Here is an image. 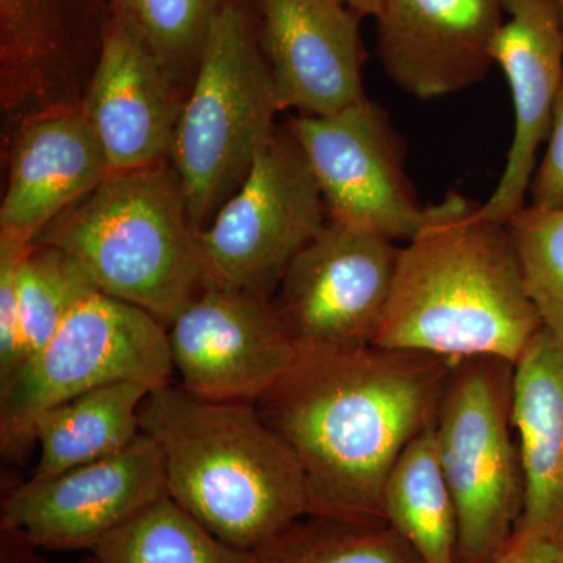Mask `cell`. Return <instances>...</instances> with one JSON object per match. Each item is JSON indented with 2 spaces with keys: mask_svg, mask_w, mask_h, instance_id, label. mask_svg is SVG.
I'll use <instances>...</instances> for the list:
<instances>
[{
  "mask_svg": "<svg viewBox=\"0 0 563 563\" xmlns=\"http://www.w3.org/2000/svg\"><path fill=\"white\" fill-rule=\"evenodd\" d=\"M325 3H332V5H342L343 0H322Z\"/></svg>",
  "mask_w": 563,
  "mask_h": 563,
  "instance_id": "cell-34",
  "label": "cell"
},
{
  "mask_svg": "<svg viewBox=\"0 0 563 563\" xmlns=\"http://www.w3.org/2000/svg\"><path fill=\"white\" fill-rule=\"evenodd\" d=\"M255 563H424L385 521L307 514L261 544Z\"/></svg>",
  "mask_w": 563,
  "mask_h": 563,
  "instance_id": "cell-22",
  "label": "cell"
},
{
  "mask_svg": "<svg viewBox=\"0 0 563 563\" xmlns=\"http://www.w3.org/2000/svg\"><path fill=\"white\" fill-rule=\"evenodd\" d=\"M529 195L536 209H563V87L555 102L542 161L537 163Z\"/></svg>",
  "mask_w": 563,
  "mask_h": 563,
  "instance_id": "cell-28",
  "label": "cell"
},
{
  "mask_svg": "<svg viewBox=\"0 0 563 563\" xmlns=\"http://www.w3.org/2000/svg\"><path fill=\"white\" fill-rule=\"evenodd\" d=\"M173 374L168 328L140 307L92 291L0 387L2 454L24 453L41 415L81 393L124 380L158 387Z\"/></svg>",
  "mask_w": 563,
  "mask_h": 563,
  "instance_id": "cell-7",
  "label": "cell"
},
{
  "mask_svg": "<svg viewBox=\"0 0 563 563\" xmlns=\"http://www.w3.org/2000/svg\"><path fill=\"white\" fill-rule=\"evenodd\" d=\"M506 224L543 331L563 343V209L525 206Z\"/></svg>",
  "mask_w": 563,
  "mask_h": 563,
  "instance_id": "cell-26",
  "label": "cell"
},
{
  "mask_svg": "<svg viewBox=\"0 0 563 563\" xmlns=\"http://www.w3.org/2000/svg\"><path fill=\"white\" fill-rule=\"evenodd\" d=\"M79 563H98V561H96L95 555L90 554L87 555V558L81 559Z\"/></svg>",
  "mask_w": 563,
  "mask_h": 563,
  "instance_id": "cell-33",
  "label": "cell"
},
{
  "mask_svg": "<svg viewBox=\"0 0 563 563\" xmlns=\"http://www.w3.org/2000/svg\"><path fill=\"white\" fill-rule=\"evenodd\" d=\"M277 113L257 18L247 0H235L213 22L169 151L196 231L242 187Z\"/></svg>",
  "mask_w": 563,
  "mask_h": 563,
  "instance_id": "cell-5",
  "label": "cell"
},
{
  "mask_svg": "<svg viewBox=\"0 0 563 563\" xmlns=\"http://www.w3.org/2000/svg\"><path fill=\"white\" fill-rule=\"evenodd\" d=\"M543 331L506 222L459 192L399 247L374 346L517 363Z\"/></svg>",
  "mask_w": 563,
  "mask_h": 563,
  "instance_id": "cell-2",
  "label": "cell"
},
{
  "mask_svg": "<svg viewBox=\"0 0 563 563\" xmlns=\"http://www.w3.org/2000/svg\"><path fill=\"white\" fill-rule=\"evenodd\" d=\"M98 563H255L163 496L91 551Z\"/></svg>",
  "mask_w": 563,
  "mask_h": 563,
  "instance_id": "cell-24",
  "label": "cell"
},
{
  "mask_svg": "<svg viewBox=\"0 0 563 563\" xmlns=\"http://www.w3.org/2000/svg\"><path fill=\"white\" fill-rule=\"evenodd\" d=\"M506 0H385L377 57L393 84L420 99L455 95L483 81Z\"/></svg>",
  "mask_w": 563,
  "mask_h": 563,
  "instance_id": "cell-14",
  "label": "cell"
},
{
  "mask_svg": "<svg viewBox=\"0 0 563 563\" xmlns=\"http://www.w3.org/2000/svg\"><path fill=\"white\" fill-rule=\"evenodd\" d=\"M385 521L424 563H457V512L444 477L435 426L399 455L384 488Z\"/></svg>",
  "mask_w": 563,
  "mask_h": 563,
  "instance_id": "cell-21",
  "label": "cell"
},
{
  "mask_svg": "<svg viewBox=\"0 0 563 563\" xmlns=\"http://www.w3.org/2000/svg\"><path fill=\"white\" fill-rule=\"evenodd\" d=\"M514 421L525 474L517 531L563 551V343L540 332L515 363Z\"/></svg>",
  "mask_w": 563,
  "mask_h": 563,
  "instance_id": "cell-19",
  "label": "cell"
},
{
  "mask_svg": "<svg viewBox=\"0 0 563 563\" xmlns=\"http://www.w3.org/2000/svg\"><path fill=\"white\" fill-rule=\"evenodd\" d=\"M27 247L0 239V387L20 368L18 277Z\"/></svg>",
  "mask_w": 563,
  "mask_h": 563,
  "instance_id": "cell-27",
  "label": "cell"
},
{
  "mask_svg": "<svg viewBox=\"0 0 563 563\" xmlns=\"http://www.w3.org/2000/svg\"><path fill=\"white\" fill-rule=\"evenodd\" d=\"M165 495L161 451L140 433L120 453L11 488L0 528L21 532L40 550L91 553Z\"/></svg>",
  "mask_w": 563,
  "mask_h": 563,
  "instance_id": "cell-12",
  "label": "cell"
},
{
  "mask_svg": "<svg viewBox=\"0 0 563 563\" xmlns=\"http://www.w3.org/2000/svg\"><path fill=\"white\" fill-rule=\"evenodd\" d=\"M559 548L536 532L517 531L495 563H553Z\"/></svg>",
  "mask_w": 563,
  "mask_h": 563,
  "instance_id": "cell-29",
  "label": "cell"
},
{
  "mask_svg": "<svg viewBox=\"0 0 563 563\" xmlns=\"http://www.w3.org/2000/svg\"><path fill=\"white\" fill-rule=\"evenodd\" d=\"M180 387L214 401L255 404L295 361L272 301L203 288L168 325Z\"/></svg>",
  "mask_w": 563,
  "mask_h": 563,
  "instance_id": "cell-13",
  "label": "cell"
},
{
  "mask_svg": "<svg viewBox=\"0 0 563 563\" xmlns=\"http://www.w3.org/2000/svg\"><path fill=\"white\" fill-rule=\"evenodd\" d=\"M33 243L65 252L96 290L166 328L203 290L198 231L169 162L110 173Z\"/></svg>",
  "mask_w": 563,
  "mask_h": 563,
  "instance_id": "cell-4",
  "label": "cell"
},
{
  "mask_svg": "<svg viewBox=\"0 0 563 563\" xmlns=\"http://www.w3.org/2000/svg\"><path fill=\"white\" fill-rule=\"evenodd\" d=\"M140 429L161 451L169 498L222 542L254 551L309 514L301 465L255 404L163 384L141 404Z\"/></svg>",
  "mask_w": 563,
  "mask_h": 563,
  "instance_id": "cell-3",
  "label": "cell"
},
{
  "mask_svg": "<svg viewBox=\"0 0 563 563\" xmlns=\"http://www.w3.org/2000/svg\"><path fill=\"white\" fill-rule=\"evenodd\" d=\"M504 11L492 58L509 84L515 128L506 166L483 210L507 222L525 207L562 91L563 25L554 0H506Z\"/></svg>",
  "mask_w": 563,
  "mask_h": 563,
  "instance_id": "cell-16",
  "label": "cell"
},
{
  "mask_svg": "<svg viewBox=\"0 0 563 563\" xmlns=\"http://www.w3.org/2000/svg\"><path fill=\"white\" fill-rule=\"evenodd\" d=\"M553 563H563V551H559L558 558L554 559Z\"/></svg>",
  "mask_w": 563,
  "mask_h": 563,
  "instance_id": "cell-35",
  "label": "cell"
},
{
  "mask_svg": "<svg viewBox=\"0 0 563 563\" xmlns=\"http://www.w3.org/2000/svg\"><path fill=\"white\" fill-rule=\"evenodd\" d=\"M279 111L324 117L366 98L358 14L322 0H255Z\"/></svg>",
  "mask_w": 563,
  "mask_h": 563,
  "instance_id": "cell-15",
  "label": "cell"
},
{
  "mask_svg": "<svg viewBox=\"0 0 563 563\" xmlns=\"http://www.w3.org/2000/svg\"><path fill=\"white\" fill-rule=\"evenodd\" d=\"M343 3L361 18H377L383 10L385 0H343Z\"/></svg>",
  "mask_w": 563,
  "mask_h": 563,
  "instance_id": "cell-31",
  "label": "cell"
},
{
  "mask_svg": "<svg viewBox=\"0 0 563 563\" xmlns=\"http://www.w3.org/2000/svg\"><path fill=\"white\" fill-rule=\"evenodd\" d=\"M92 291L98 290L65 252L41 243L27 247L18 277L20 368L51 342L74 307Z\"/></svg>",
  "mask_w": 563,
  "mask_h": 563,
  "instance_id": "cell-25",
  "label": "cell"
},
{
  "mask_svg": "<svg viewBox=\"0 0 563 563\" xmlns=\"http://www.w3.org/2000/svg\"><path fill=\"white\" fill-rule=\"evenodd\" d=\"M328 221L306 155L285 125L277 128L242 187L198 232L203 288L272 301L290 263Z\"/></svg>",
  "mask_w": 563,
  "mask_h": 563,
  "instance_id": "cell-8",
  "label": "cell"
},
{
  "mask_svg": "<svg viewBox=\"0 0 563 563\" xmlns=\"http://www.w3.org/2000/svg\"><path fill=\"white\" fill-rule=\"evenodd\" d=\"M514 373L501 358H462L440 406L437 446L457 512V563H495L523 515Z\"/></svg>",
  "mask_w": 563,
  "mask_h": 563,
  "instance_id": "cell-6",
  "label": "cell"
},
{
  "mask_svg": "<svg viewBox=\"0 0 563 563\" xmlns=\"http://www.w3.org/2000/svg\"><path fill=\"white\" fill-rule=\"evenodd\" d=\"M2 147L7 181L0 203V239L22 246H31L47 225L111 173L80 109L32 118Z\"/></svg>",
  "mask_w": 563,
  "mask_h": 563,
  "instance_id": "cell-17",
  "label": "cell"
},
{
  "mask_svg": "<svg viewBox=\"0 0 563 563\" xmlns=\"http://www.w3.org/2000/svg\"><path fill=\"white\" fill-rule=\"evenodd\" d=\"M235 0H109L111 20L120 24L185 96L213 22Z\"/></svg>",
  "mask_w": 563,
  "mask_h": 563,
  "instance_id": "cell-23",
  "label": "cell"
},
{
  "mask_svg": "<svg viewBox=\"0 0 563 563\" xmlns=\"http://www.w3.org/2000/svg\"><path fill=\"white\" fill-rule=\"evenodd\" d=\"M38 547L21 532L0 528V559L2 563H46L38 554Z\"/></svg>",
  "mask_w": 563,
  "mask_h": 563,
  "instance_id": "cell-30",
  "label": "cell"
},
{
  "mask_svg": "<svg viewBox=\"0 0 563 563\" xmlns=\"http://www.w3.org/2000/svg\"><path fill=\"white\" fill-rule=\"evenodd\" d=\"M555 7H558L559 16H561L562 25H563V0H554Z\"/></svg>",
  "mask_w": 563,
  "mask_h": 563,
  "instance_id": "cell-32",
  "label": "cell"
},
{
  "mask_svg": "<svg viewBox=\"0 0 563 563\" xmlns=\"http://www.w3.org/2000/svg\"><path fill=\"white\" fill-rule=\"evenodd\" d=\"M320 185L331 222L409 242L424 209L404 172L402 141L379 103L365 98L324 117L285 124Z\"/></svg>",
  "mask_w": 563,
  "mask_h": 563,
  "instance_id": "cell-9",
  "label": "cell"
},
{
  "mask_svg": "<svg viewBox=\"0 0 563 563\" xmlns=\"http://www.w3.org/2000/svg\"><path fill=\"white\" fill-rule=\"evenodd\" d=\"M110 18L109 0H0L2 143L32 118L80 109Z\"/></svg>",
  "mask_w": 563,
  "mask_h": 563,
  "instance_id": "cell-11",
  "label": "cell"
},
{
  "mask_svg": "<svg viewBox=\"0 0 563 563\" xmlns=\"http://www.w3.org/2000/svg\"><path fill=\"white\" fill-rule=\"evenodd\" d=\"M184 99L161 65L110 18L80 110L111 173L168 162Z\"/></svg>",
  "mask_w": 563,
  "mask_h": 563,
  "instance_id": "cell-18",
  "label": "cell"
},
{
  "mask_svg": "<svg viewBox=\"0 0 563 563\" xmlns=\"http://www.w3.org/2000/svg\"><path fill=\"white\" fill-rule=\"evenodd\" d=\"M399 247L328 221L290 263L272 306L296 350H351L373 344Z\"/></svg>",
  "mask_w": 563,
  "mask_h": 563,
  "instance_id": "cell-10",
  "label": "cell"
},
{
  "mask_svg": "<svg viewBox=\"0 0 563 563\" xmlns=\"http://www.w3.org/2000/svg\"><path fill=\"white\" fill-rule=\"evenodd\" d=\"M154 385L124 380L58 404L33 426L40 459L32 477L54 476L125 450L140 435V409Z\"/></svg>",
  "mask_w": 563,
  "mask_h": 563,
  "instance_id": "cell-20",
  "label": "cell"
},
{
  "mask_svg": "<svg viewBox=\"0 0 563 563\" xmlns=\"http://www.w3.org/2000/svg\"><path fill=\"white\" fill-rule=\"evenodd\" d=\"M457 362L374 344L296 352L255 406L298 459L309 514L385 521L388 474L435 426Z\"/></svg>",
  "mask_w": 563,
  "mask_h": 563,
  "instance_id": "cell-1",
  "label": "cell"
}]
</instances>
